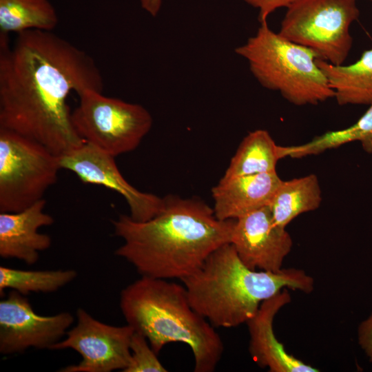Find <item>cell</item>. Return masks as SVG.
Listing matches in <instances>:
<instances>
[{"label": "cell", "mask_w": 372, "mask_h": 372, "mask_svg": "<svg viewBox=\"0 0 372 372\" xmlns=\"http://www.w3.org/2000/svg\"><path fill=\"white\" fill-rule=\"evenodd\" d=\"M181 281L192 308L215 328L247 323L265 300L285 288L310 293L314 285L313 279L301 269H251L231 243L216 249Z\"/></svg>", "instance_id": "3957f363"}, {"label": "cell", "mask_w": 372, "mask_h": 372, "mask_svg": "<svg viewBox=\"0 0 372 372\" xmlns=\"http://www.w3.org/2000/svg\"><path fill=\"white\" fill-rule=\"evenodd\" d=\"M120 308L127 323L158 354L168 343L189 346L195 372H213L224 351L219 334L192 307L184 285L141 276L121 292Z\"/></svg>", "instance_id": "277c9868"}, {"label": "cell", "mask_w": 372, "mask_h": 372, "mask_svg": "<svg viewBox=\"0 0 372 372\" xmlns=\"http://www.w3.org/2000/svg\"><path fill=\"white\" fill-rule=\"evenodd\" d=\"M247 4L259 10L260 23L267 21V17L276 10L288 7L294 0H244Z\"/></svg>", "instance_id": "603a6c76"}, {"label": "cell", "mask_w": 372, "mask_h": 372, "mask_svg": "<svg viewBox=\"0 0 372 372\" xmlns=\"http://www.w3.org/2000/svg\"><path fill=\"white\" fill-rule=\"evenodd\" d=\"M58 16L48 0H0L1 34L30 30L52 31Z\"/></svg>", "instance_id": "d6986e66"}, {"label": "cell", "mask_w": 372, "mask_h": 372, "mask_svg": "<svg viewBox=\"0 0 372 372\" xmlns=\"http://www.w3.org/2000/svg\"><path fill=\"white\" fill-rule=\"evenodd\" d=\"M290 301L291 296L284 289L265 300L254 316L247 322L250 336L249 353L258 366L268 368L271 372L318 371L287 352L274 334V317Z\"/></svg>", "instance_id": "4fadbf2b"}, {"label": "cell", "mask_w": 372, "mask_h": 372, "mask_svg": "<svg viewBox=\"0 0 372 372\" xmlns=\"http://www.w3.org/2000/svg\"><path fill=\"white\" fill-rule=\"evenodd\" d=\"M78 96L72 112L76 131L85 143L114 157L135 149L152 127V115L140 104L93 90Z\"/></svg>", "instance_id": "ba28073f"}, {"label": "cell", "mask_w": 372, "mask_h": 372, "mask_svg": "<svg viewBox=\"0 0 372 372\" xmlns=\"http://www.w3.org/2000/svg\"><path fill=\"white\" fill-rule=\"evenodd\" d=\"M353 141L360 142L363 149L372 154V104L352 125L340 130L327 132L304 144L289 147L288 156L299 158L315 155Z\"/></svg>", "instance_id": "ffe728a7"}, {"label": "cell", "mask_w": 372, "mask_h": 372, "mask_svg": "<svg viewBox=\"0 0 372 372\" xmlns=\"http://www.w3.org/2000/svg\"><path fill=\"white\" fill-rule=\"evenodd\" d=\"M230 243L248 268L271 272L282 269L293 245L291 236L276 223L268 206L236 219Z\"/></svg>", "instance_id": "7c38bea8"}, {"label": "cell", "mask_w": 372, "mask_h": 372, "mask_svg": "<svg viewBox=\"0 0 372 372\" xmlns=\"http://www.w3.org/2000/svg\"><path fill=\"white\" fill-rule=\"evenodd\" d=\"M77 276L74 269L23 270L0 267V294L12 289L25 296L31 292L52 293L71 282Z\"/></svg>", "instance_id": "44dd1931"}, {"label": "cell", "mask_w": 372, "mask_h": 372, "mask_svg": "<svg viewBox=\"0 0 372 372\" xmlns=\"http://www.w3.org/2000/svg\"><path fill=\"white\" fill-rule=\"evenodd\" d=\"M76 325L52 350L72 349L82 360L61 372H111L123 370L130 358V341L134 332L129 324L112 326L99 321L82 308L76 311Z\"/></svg>", "instance_id": "9c48e42d"}, {"label": "cell", "mask_w": 372, "mask_h": 372, "mask_svg": "<svg viewBox=\"0 0 372 372\" xmlns=\"http://www.w3.org/2000/svg\"><path fill=\"white\" fill-rule=\"evenodd\" d=\"M287 152L288 147L278 145L267 130H254L243 138L223 178L276 172L278 161Z\"/></svg>", "instance_id": "e0dca14e"}, {"label": "cell", "mask_w": 372, "mask_h": 372, "mask_svg": "<svg viewBox=\"0 0 372 372\" xmlns=\"http://www.w3.org/2000/svg\"><path fill=\"white\" fill-rule=\"evenodd\" d=\"M130 358L123 372H166L147 338L134 331L130 341Z\"/></svg>", "instance_id": "7402d4cb"}, {"label": "cell", "mask_w": 372, "mask_h": 372, "mask_svg": "<svg viewBox=\"0 0 372 372\" xmlns=\"http://www.w3.org/2000/svg\"><path fill=\"white\" fill-rule=\"evenodd\" d=\"M369 1H372V0H369Z\"/></svg>", "instance_id": "d4e9b609"}, {"label": "cell", "mask_w": 372, "mask_h": 372, "mask_svg": "<svg viewBox=\"0 0 372 372\" xmlns=\"http://www.w3.org/2000/svg\"><path fill=\"white\" fill-rule=\"evenodd\" d=\"M281 181L276 172L222 178L211 192L216 216L237 219L268 206Z\"/></svg>", "instance_id": "9a60e30c"}, {"label": "cell", "mask_w": 372, "mask_h": 372, "mask_svg": "<svg viewBox=\"0 0 372 372\" xmlns=\"http://www.w3.org/2000/svg\"><path fill=\"white\" fill-rule=\"evenodd\" d=\"M61 169L69 170L86 184L102 185L121 194L126 200L130 216L136 221H146L157 215L164 206V198L141 192L123 176L114 156L84 143L59 156Z\"/></svg>", "instance_id": "8fae6325"}, {"label": "cell", "mask_w": 372, "mask_h": 372, "mask_svg": "<svg viewBox=\"0 0 372 372\" xmlns=\"http://www.w3.org/2000/svg\"><path fill=\"white\" fill-rule=\"evenodd\" d=\"M235 222L219 220L200 199L167 196L162 210L148 220L122 214L112 221L115 235L123 240L115 255L141 276L181 280L216 249L231 242Z\"/></svg>", "instance_id": "7a4b0ae2"}, {"label": "cell", "mask_w": 372, "mask_h": 372, "mask_svg": "<svg viewBox=\"0 0 372 372\" xmlns=\"http://www.w3.org/2000/svg\"><path fill=\"white\" fill-rule=\"evenodd\" d=\"M61 169L59 156L43 145L0 127V212L19 211L43 199Z\"/></svg>", "instance_id": "52a82bcc"}, {"label": "cell", "mask_w": 372, "mask_h": 372, "mask_svg": "<svg viewBox=\"0 0 372 372\" xmlns=\"http://www.w3.org/2000/svg\"><path fill=\"white\" fill-rule=\"evenodd\" d=\"M358 340L372 362V314L360 324L358 329Z\"/></svg>", "instance_id": "cb8c5ba5"}, {"label": "cell", "mask_w": 372, "mask_h": 372, "mask_svg": "<svg viewBox=\"0 0 372 372\" xmlns=\"http://www.w3.org/2000/svg\"><path fill=\"white\" fill-rule=\"evenodd\" d=\"M235 52L247 60L262 86L280 92L295 105H314L334 98L316 54L273 32L267 21Z\"/></svg>", "instance_id": "5b68a950"}, {"label": "cell", "mask_w": 372, "mask_h": 372, "mask_svg": "<svg viewBox=\"0 0 372 372\" xmlns=\"http://www.w3.org/2000/svg\"><path fill=\"white\" fill-rule=\"evenodd\" d=\"M46 202L41 199L17 212H0V256L15 258L33 265L39 252L48 249L52 243L50 236L39 229L54 223L52 216L44 211Z\"/></svg>", "instance_id": "5bb4252c"}, {"label": "cell", "mask_w": 372, "mask_h": 372, "mask_svg": "<svg viewBox=\"0 0 372 372\" xmlns=\"http://www.w3.org/2000/svg\"><path fill=\"white\" fill-rule=\"evenodd\" d=\"M359 15L356 0H294L278 34L311 49L318 59L342 65L353 44L349 28Z\"/></svg>", "instance_id": "8992f818"}, {"label": "cell", "mask_w": 372, "mask_h": 372, "mask_svg": "<svg viewBox=\"0 0 372 372\" xmlns=\"http://www.w3.org/2000/svg\"><path fill=\"white\" fill-rule=\"evenodd\" d=\"M94 60L52 31L0 34V127L31 138L61 156L85 141L76 131L67 98L103 90Z\"/></svg>", "instance_id": "6da1fadb"}, {"label": "cell", "mask_w": 372, "mask_h": 372, "mask_svg": "<svg viewBox=\"0 0 372 372\" xmlns=\"http://www.w3.org/2000/svg\"><path fill=\"white\" fill-rule=\"evenodd\" d=\"M322 202V192L318 177L312 174L282 180L268 207L279 226L287 225L301 214L318 209Z\"/></svg>", "instance_id": "ac0fdd59"}, {"label": "cell", "mask_w": 372, "mask_h": 372, "mask_svg": "<svg viewBox=\"0 0 372 372\" xmlns=\"http://www.w3.org/2000/svg\"><path fill=\"white\" fill-rule=\"evenodd\" d=\"M340 105L372 104V48L355 63L335 65L316 59Z\"/></svg>", "instance_id": "2e32d148"}, {"label": "cell", "mask_w": 372, "mask_h": 372, "mask_svg": "<svg viewBox=\"0 0 372 372\" xmlns=\"http://www.w3.org/2000/svg\"><path fill=\"white\" fill-rule=\"evenodd\" d=\"M73 322L69 312L37 314L25 296L12 290L0 301V353H21L31 347L52 349Z\"/></svg>", "instance_id": "30bf717a"}]
</instances>
